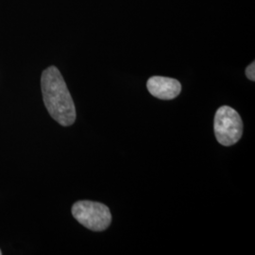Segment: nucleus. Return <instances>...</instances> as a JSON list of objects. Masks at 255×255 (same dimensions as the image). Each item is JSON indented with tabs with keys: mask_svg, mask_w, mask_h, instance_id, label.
Returning <instances> with one entry per match:
<instances>
[{
	"mask_svg": "<svg viewBox=\"0 0 255 255\" xmlns=\"http://www.w3.org/2000/svg\"><path fill=\"white\" fill-rule=\"evenodd\" d=\"M41 87L44 103L51 118L62 126H71L76 120V108L64 78L57 67L50 66L43 72Z\"/></svg>",
	"mask_w": 255,
	"mask_h": 255,
	"instance_id": "nucleus-1",
	"label": "nucleus"
},
{
	"mask_svg": "<svg viewBox=\"0 0 255 255\" xmlns=\"http://www.w3.org/2000/svg\"><path fill=\"white\" fill-rule=\"evenodd\" d=\"M214 130L220 145L233 146L242 137L243 121L236 110L230 106H221L215 116Z\"/></svg>",
	"mask_w": 255,
	"mask_h": 255,
	"instance_id": "nucleus-2",
	"label": "nucleus"
},
{
	"mask_svg": "<svg viewBox=\"0 0 255 255\" xmlns=\"http://www.w3.org/2000/svg\"><path fill=\"white\" fill-rule=\"evenodd\" d=\"M72 215L79 223L94 232L105 231L112 222L109 208L96 201L76 202L72 207Z\"/></svg>",
	"mask_w": 255,
	"mask_h": 255,
	"instance_id": "nucleus-3",
	"label": "nucleus"
},
{
	"mask_svg": "<svg viewBox=\"0 0 255 255\" xmlns=\"http://www.w3.org/2000/svg\"><path fill=\"white\" fill-rule=\"evenodd\" d=\"M146 88L155 98L163 101H170L180 95L182 84L172 78L153 76L146 82Z\"/></svg>",
	"mask_w": 255,
	"mask_h": 255,
	"instance_id": "nucleus-4",
	"label": "nucleus"
},
{
	"mask_svg": "<svg viewBox=\"0 0 255 255\" xmlns=\"http://www.w3.org/2000/svg\"><path fill=\"white\" fill-rule=\"evenodd\" d=\"M246 76L247 78L250 81H255V63L253 62L252 64H250L246 68Z\"/></svg>",
	"mask_w": 255,
	"mask_h": 255,
	"instance_id": "nucleus-5",
	"label": "nucleus"
},
{
	"mask_svg": "<svg viewBox=\"0 0 255 255\" xmlns=\"http://www.w3.org/2000/svg\"><path fill=\"white\" fill-rule=\"evenodd\" d=\"M2 255V252H1V251H0V255Z\"/></svg>",
	"mask_w": 255,
	"mask_h": 255,
	"instance_id": "nucleus-6",
	"label": "nucleus"
}]
</instances>
